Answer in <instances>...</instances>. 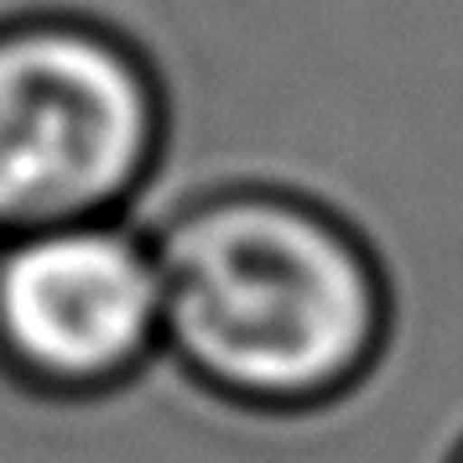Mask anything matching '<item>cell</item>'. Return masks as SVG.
Here are the masks:
<instances>
[{
	"mask_svg": "<svg viewBox=\"0 0 463 463\" xmlns=\"http://www.w3.org/2000/svg\"><path fill=\"white\" fill-rule=\"evenodd\" d=\"M162 359L245 417H317L359 396L396 334L385 260L354 219L281 183H219L156 224Z\"/></svg>",
	"mask_w": 463,
	"mask_h": 463,
	"instance_id": "obj_1",
	"label": "cell"
},
{
	"mask_svg": "<svg viewBox=\"0 0 463 463\" xmlns=\"http://www.w3.org/2000/svg\"><path fill=\"white\" fill-rule=\"evenodd\" d=\"M172 130L146 47L84 11L0 16V234L130 213Z\"/></svg>",
	"mask_w": 463,
	"mask_h": 463,
	"instance_id": "obj_2",
	"label": "cell"
},
{
	"mask_svg": "<svg viewBox=\"0 0 463 463\" xmlns=\"http://www.w3.org/2000/svg\"><path fill=\"white\" fill-rule=\"evenodd\" d=\"M448 463H463V438H458V448H453V453H448Z\"/></svg>",
	"mask_w": 463,
	"mask_h": 463,
	"instance_id": "obj_4",
	"label": "cell"
},
{
	"mask_svg": "<svg viewBox=\"0 0 463 463\" xmlns=\"http://www.w3.org/2000/svg\"><path fill=\"white\" fill-rule=\"evenodd\" d=\"M162 344V255L130 213L0 234V375L26 396H120Z\"/></svg>",
	"mask_w": 463,
	"mask_h": 463,
	"instance_id": "obj_3",
	"label": "cell"
}]
</instances>
